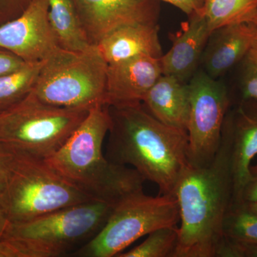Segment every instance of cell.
Here are the masks:
<instances>
[{
	"mask_svg": "<svg viewBox=\"0 0 257 257\" xmlns=\"http://www.w3.org/2000/svg\"><path fill=\"white\" fill-rule=\"evenodd\" d=\"M44 62L27 63L0 76V114L21 102L32 92Z\"/></svg>",
	"mask_w": 257,
	"mask_h": 257,
	"instance_id": "obj_20",
	"label": "cell"
},
{
	"mask_svg": "<svg viewBox=\"0 0 257 257\" xmlns=\"http://www.w3.org/2000/svg\"><path fill=\"white\" fill-rule=\"evenodd\" d=\"M152 1H162L169 3L178 8L187 15L199 12L202 9L204 3V0H152Z\"/></svg>",
	"mask_w": 257,
	"mask_h": 257,
	"instance_id": "obj_29",
	"label": "cell"
},
{
	"mask_svg": "<svg viewBox=\"0 0 257 257\" xmlns=\"http://www.w3.org/2000/svg\"><path fill=\"white\" fill-rule=\"evenodd\" d=\"M48 11L49 0H32L20 16L0 26V47L26 63L47 60L61 48Z\"/></svg>",
	"mask_w": 257,
	"mask_h": 257,
	"instance_id": "obj_10",
	"label": "cell"
},
{
	"mask_svg": "<svg viewBox=\"0 0 257 257\" xmlns=\"http://www.w3.org/2000/svg\"><path fill=\"white\" fill-rule=\"evenodd\" d=\"M179 240L174 257H218L225 219L233 204L231 142L223 125L219 150L210 163L189 164L176 187Z\"/></svg>",
	"mask_w": 257,
	"mask_h": 257,
	"instance_id": "obj_1",
	"label": "cell"
},
{
	"mask_svg": "<svg viewBox=\"0 0 257 257\" xmlns=\"http://www.w3.org/2000/svg\"><path fill=\"white\" fill-rule=\"evenodd\" d=\"M257 37V27L252 23L225 25L211 32L201 60L204 72L219 78L239 65Z\"/></svg>",
	"mask_w": 257,
	"mask_h": 257,
	"instance_id": "obj_15",
	"label": "cell"
},
{
	"mask_svg": "<svg viewBox=\"0 0 257 257\" xmlns=\"http://www.w3.org/2000/svg\"><path fill=\"white\" fill-rule=\"evenodd\" d=\"M15 150L8 185L0 200V208L10 223L31 220L93 200L56 173L45 160Z\"/></svg>",
	"mask_w": 257,
	"mask_h": 257,
	"instance_id": "obj_6",
	"label": "cell"
},
{
	"mask_svg": "<svg viewBox=\"0 0 257 257\" xmlns=\"http://www.w3.org/2000/svg\"><path fill=\"white\" fill-rule=\"evenodd\" d=\"M89 111L50 105L31 92L0 114V142L46 160L63 146Z\"/></svg>",
	"mask_w": 257,
	"mask_h": 257,
	"instance_id": "obj_7",
	"label": "cell"
},
{
	"mask_svg": "<svg viewBox=\"0 0 257 257\" xmlns=\"http://www.w3.org/2000/svg\"><path fill=\"white\" fill-rule=\"evenodd\" d=\"M9 224V220L0 208V239L4 237L5 232H6Z\"/></svg>",
	"mask_w": 257,
	"mask_h": 257,
	"instance_id": "obj_30",
	"label": "cell"
},
{
	"mask_svg": "<svg viewBox=\"0 0 257 257\" xmlns=\"http://www.w3.org/2000/svg\"><path fill=\"white\" fill-rule=\"evenodd\" d=\"M107 67L96 46L82 52L59 48L44 62L32 93L58 107L105 105Z\"/></svg>",
	"mask_w": 257,
	"mask_h": 257,
	"instance_id": "obj_5",
	"label": "cell"
},
{
	"mask_svg": "<svg viewBox=\"0 0 257 257\" xmlns=\"http://www.w3.org/2000/svg\"><path fill=\"white\" fill-rule=\"evenodd\" d=\"M32 0H0V26L18 18Z\"/></svg>",
	"mask_w": 257,
	"mask_h": 257,
	"instance_id": "obj_26",
	"label": "cell"
},
{
	"mask_svg": "<svg viewBox=\"0 0 257 257\" xmlns=\"http://www.w3.org/2000/svg\"><path fill=\"white\" fill-rule=\"evenodd\" d=\"M218 257H257V244L225 238Z\"/></svg>",
	"mask_w": 257,
	"mask_h": 257,
	"instance_id": "obj_24",
	"label": "cell"
},
{
	"mask_svg": "<svg viewBox=\"0 0 257 257\" xmlns=\"http://www.w3.org/2000/svg\"><path fill=\"white\" fill-rule=\"evenodd\" d=\"M257 202V163L250 166L248 177L242 193H241V203L248 204Z\"/></svg>",
	"mask_w": 257,
	"mask_h": 257,
	"instance_id": "obj_28",
	"label": "cell"
},
{
	"mask_svg": "<svg viewBox=\"0 0 257 257\" xmlns=\"http://www.w3.org/2000/svg\"><path fill=\"white\" fill-rule=\"evenodd\" d=\"M15 152V148L0 142V200L8 185Z\"/></svg>",
	"mask_w": 257,
	"mask_h": 257,
	"instance_id": "obj_25",
	"label": "cell"
},
{
	"mask_svg": "<svg viewBox=\"0 0 257 257\" xmlns=\"http://www.w3.org/2000/svg\"><path fill=\"white\" fill-rule=\"evenodd\" d=\"M238 66L239 99L236 101L257 99V37Z\"/></svg>",
	"mask_w": 257,
	"mask_h": 257,
	"instance_id": "obj_23",
	"label": "cell"
},
{
	"mask_svg": "<svg viewBox=\"0 0 257 257\" xmlns=\"http://www.w3.org/2000/svg\"><path fill=\"white\" fill-rule=\"evenodd\" d=\"M178 203L175 196L152 197L144 191L114 206L102 229L72 254L79 257L117 256L137 240L160 228L177 226Z\"/></svg>",
	"mask_w": 257,
	"mask_h": 257,
	"instance_id": "obj_8",
	"label": "cell"
},
{
	"mask_svg": "<svg viewBox=\"0 0 257 257\" xmlns=\"http://www.w3.org/2000/svg\"><path fill=\"white\" fill-rule=\"evenodd\" d=\"M190 111L188 135L189 164L210 163L220 146L223 125L234 97L224 83L198 69L188 82Z\"/></svg>",
	"mask_w": 257,
	"mask_h": 257,
	"instance_id": "obj_9",
	"label": "cell"
},
{
	"mask_svg": "<svg viewBox=\"0 0 257 257\" xmlns=\"http://www.w3.org/2000/svg\"><path fill=\"white\" fill-rule=\"evenodd\" d=\"M178 240V226L160 228L150 233L143 243L117 257H174Z\"/></svg>",
	"mask_w": 257,
	"mask_h": 257,
	"instance_id": "obj_21",
	"label": "cell"
},
{
	"mask_svg": "<svg viewBox=\"0 0 257 257\" xmlns=\"http://www.w3.org/2000/svg\"><path fill=\"white\" fill-rule=\"evenodd\" d=\"M257 0H204L200 13L211 32L231 24L252 23Z\"/></svg>",
	"mask_w": 257,
	"mask_h": 257,
	"instance_id": "obj_19",
	"label": "cell"
},
{
	"mask_svg": "<svg viewBox=\"0 0 257 257\" xmlns=\"http://www.w3.org/2000/svg\"><path fill=\"white\" fill-rule=\"evenodd\" d=\"M114 207L93 199L31 220L10 223L3 238L14 241L23 257L64 256L79 243L94 237Z\"/></svg>",
	"mask_w": 257,
	"mask_h": 257,
	"instance_id": "obj_4",
	"label": "cell"
},
{
	"mask_svg": "<svg viewBox=\"0 0 257 257\" xmlns=\"http://www.w3.org/2000/svg\"><path fill=\"white\" fill-rule=\"evenodd\" d=\"M224 126L231 142L234 197L232 204H242L241 193L250 166L257 156V99L236 101L228 111Z\"/></svg>",
	"mask_w": 257,
	"mask_h": 257,
	"instance_id": "obj_13",
	"label": "cell"
},
{
	"mask_svg": "<svg viewBox=\"0 0 257 257\" xmlns=\"http://www.w3.org/2000/svg\"><path fill=\"white\" fill-rule=\"evenodd\" d=\"M108 109L111 125L106 159L135 169L145 181L156 184L159 194L175 196L189 165L187 132L161 122L143 103Z\"/></svg>",
	"mask_w": 257,
	"mask_h": 257,
	"instance_id": "obj_2",
	"label": "cell"
},
{
	"mask_svg": "<svg viewBox=\"0 0 257 257\" xmlns=\"http://www.w3.org/2000/svg\"><path fill=\"white\" fill-rule=\"evenodd\" d=\"M224 235L226 239L257 244V216L244 204H233L225 219Z\"/></svg>",
	"mask_w": 257,
	"mask_h": 257,
	"instance_id": "obj_22",
	"label": "cell"
},
{
	"mask_svg": "<svg viewBox=\"0 0 257 257\" xmlns=\"http://www.w3.org/2000/svg\"><path fill=\"white\" fill-rule=\"evenodd\" d=\"M48 17L61 48L82 52L94 46L88 40L72 0H49Z\"/></svg>",
	"mask_w": 257,
	"mask_h": 257,
	"instance_id": "obj_18",
	"label": "cell"
},
{
	"mask_svg": "<svg viewBox=\"0 0 257 257\" xmlns=\"http://www.w3.org/2000/svg\"><path fill=\"white\" fill-rule=\"evenodd\" d=\"M180 31L172 35V45L160 57L162 74L188 83L200 67L201 60L211 30L200 13L189 15Z\"/></svg>",
	"mask_w": 257,
	"mask_h": 257,
	"instance_id": "obj_14",
	"label": "cell"
},
{
	"mask_svg": "<svg viewBox=\"0 0 257 257\" xmlns=\"http://www.w3.org/2000/svg\"><path fill=\"white\" fill-rule=\"evenodd\" d=\"M26 64L18 56L0 47V76L18 70Z\"/></svg>",
	"mask_w": 257,
	"mask_h": 257,
	"instance_id": "obj_27",
	"label": "cell"
},
{
	"mask_svg": "<svg viewBox=\"0 0 257 257\" xmlns=\"http://www.w3.org/2000/svg\"><path fill=\"white\" fill-rule=\"evenodd\" d=\"M162 75L160 59L151 56L108 64L105 105L119 107L141 104Z\"/></svg>",
	"mask_w": 257,
	"mask_h": 257,
	"instance_id": "obj_12",
	"label": "cell"
},
{
	"mask_svg": "<svg viewBox=\"0 0 257 257\" xmlns=\"http://www.w3.org/2000/svg\"><path fill=\"white\" fill-rule=\"evenodd\" d=\"M252 24H253V25H256V26L257 27V10L256 12V14H255L254 18H253Z\"/></svg>",
	"mask_w": 257,
	"mask_h": 257,
	"instance_id": "obj_32",
	"label": "cell"
},
{
	"mask_svg": "<svg viewBox=\"0 0 257 257\" xmlns=\"http://www.w3.org/2000/svg\"><path fill=\"white\" fill-rule=\"evenodd\" d=\"M91 45L116 29L134 23H157L160 8L152 0H72Z\"/></svg>",
	"mask_w": 257,
	"mask_h": 257,
	"instance_id": "obj_11",
	"label": "cell"
},
{
	"mask_svg": "<svg viewBox=\"0 0 257 257\" xmlns=\"http://www.w3.org/2000/svg\"><path fill=\"white\" fill-rule=\"evenodd\" d=\"M143 104L161 122L187 133L190 111L188 83L162 74L147 92Z\"/></svg>",
	"mask_w": 257,
	"mask_h": 257,
	"instance_id": "obj_17",
	"label": "cell"
},
{
	"mask_svg": "<svg viewBox=\"0 0 257 257\" xmlns=\"http://www.w3.org/2000/svg\"><path fill=\"white\" fill-rule=\"evenodd\" d=\"M111 125L108 106H94L65 144L45 162L66 181L94 200L116 206L144 191L145 179L135 169L104 156L103 142Z\"/></svg>",
	"mask_w": 257,
	"mask_h": 257,
	"instance_id": "obj_3",
	"label": "cell"
},
{
	"mask_svg": "<svg viewBox=\"0 0 257 257\" xmlns=\"http://www.w3.org/2000/svg\"><path fill=\"white\" fill-rule=\"evenodd\" d=\"M108 64L142 55H163L157 23H134L116 29L96 45Z\"/></svg>",
	"mask_w": 257,
	"mask_h": 257,
	"instance_id": "obj_16",
	"label": "cell"
},
{
	"mask_svg": "<svg viewBox=\"0 0 257 257\" xmlns=\"http://www.w3.org/2000/svg\"><path fill=\"white\" fill-rule=\"evenodd\" d=\"M243 204H244L245 207H246L248 211H251V213H253V214L257 216V202L248 203V204L243 203Z\"/></svg>",
	"mask_w": 257,
	"mask_h": 257,
	"instance_id": "obj_31",
	"label": "cell"
}]
</instances>
